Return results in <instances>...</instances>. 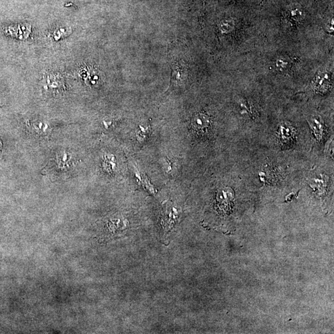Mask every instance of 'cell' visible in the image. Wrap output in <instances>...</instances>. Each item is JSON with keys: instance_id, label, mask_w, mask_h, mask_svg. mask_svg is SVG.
Returning a JSON list of instances; mask_svg holds the SVG:
<instances>
[{"instance_id": "3", "label": "cell", "mask_w": 334, "mask_h": 334, "mask_svg": "<svg viewBox=\"0 0 334 334\" xmlns=\"http://www.w3.org/2000/svg\"><path fill=\"white\" fill-rule=\"evenodd\" d=\"M208 118L202 114H197L193 117L191 125L193 130L197 133L205 132L209 126Z\"/></svg>"}, {"instance_id": "2", "label": "cell", "mask_w": 334, "mask_h": 334, "mask_svg": "<svg viewBox=\"0 0 334 334\" xmlns=\"http://www.w3.org/2000/svg\"><path fill=\"white\" fill-rule=\"evenodd\" d=\"M29 132L37 137H47L50 132V126L46 122L41 120H33L27 122Z\"/></svg>"}, {"instance_id": "4", "label": "cell", "mask_w": 334, "mask_h": 334, "mask_svg": "<svg viewBox=\"0 0 334 334\" xmlns=\"http://www.w3.org/2000/svg\"><path fill=\"white\" fill-rule=\"evenodd\" d=\"M46 90L52 91L53 92L61 91L63 87V79L55 75H49L46 77Z\"/></svg>"}, {"instance_id": "1", "label": "cell", "mask_w": 334, "mask_h": 334, "mask_svg": "<svg viewBox=\"0 0 334 334\" xmlns=\"http://www.w3.org/2000/svg\"><path fill=\"white\" fill-rule=\"evenodd\" d=\"M179 215L178 209L172 204L167 203L165 206L162 213V224L164 228L167 231L172 228L173 225L177 222Z\"/></svg>"}]
</instances>
